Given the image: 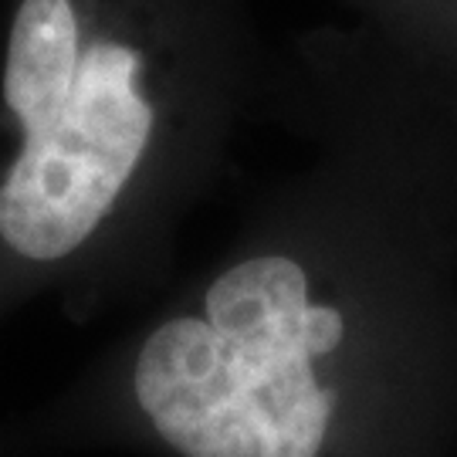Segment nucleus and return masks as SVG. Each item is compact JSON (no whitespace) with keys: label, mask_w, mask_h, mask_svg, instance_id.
Segmentation results:
<instances>
[{"label":"nucleus","mask_w":457,"mask_h":457,"mask_svg":"<svg viewBox=\"0 0 457 457\" xmlns=\"http://www.w3.org/2000/svg\"><path fill=\"white\" fill-rule=\"evenodd\" d=\"M268 85L247 0H14L0 58V319L163 281Z\"/></svg>","instance_id":"nucleus-2"},{"label":"nucleus","mask_w":457,"mask_h":457,"mask_svg":"<svg viewBox=\"0 0 457 457\" xmlns=\"http://www.w3.org/2000/svg\"><path fill=\"white\" fill-rule=\"evenodd\" d=\"M353 24L413 68L457 115V0H343Z\"/></svg>","instance_id":"nucleus-3"},{"label":"nucleus","mask_w":457,"mask_h":457,"mask_svg":"<svg viewBox=\"0 0 457 457\" xmlns=\"http://www.w3.org/2000/svg\"><path fill=\"white\" fill-rule=\"evenodd\" d=\"M309 166L45 417L163 457H451L457 115L360 24L268 68Z\"/></svg>","instance_id":"nucleus-1"}]
</instances>
